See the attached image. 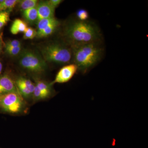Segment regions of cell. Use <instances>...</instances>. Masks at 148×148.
I'll list each match as a JSON object with an SVG mask.
<instances>
[{
	"label": "cell",
	"mask_w": 148,
	"mask_h": 148,
	"mask_svg": "<svg viewBox=\"0 0 148 148\" xmlns=\"http://www.w3.org/2000/svg\"><path fill=\"white\" fill-rule=\"evenodd\" d=\"M38 21L43 18L54 17L55 9L49 4L48 1H42L38 3L37 6Z\"/></svg>",
	"instance_id": "cell-9"
},
{
	"label": "cell",
	"mask_w": 148,
	"mask_h": 148,
	"mask_svg": "<svg viewBox=\"0 0 148 148\" xmlns=\"http://www.w3.org/2000/svg\"><path fill=\"white\" fill-rule=\"evenodd\" d=\"M23 98L18 92H11L0 95V108L10 114H18L23 111Z\"/></svg>",
	"instance_id": "cell-5"
},
{
	"label": "cell",
	"mask_w": 148,
	"mask_h": 148,
	"mask_svg": "<svg viewBox=\"0 0 148 148\" xmlns=\"http://www.w3.org/2000/svg\"><path fill=\"white\" fill-rule=\"evenodd\" d=\"M18 0H3L0 3V12L11 11L18 4Z\"/></svg>",
	"instance_id": "cell-14"
},
{
	"label": "cell",
	"mask_w": 148,
	"mask_h": 148,
	"mask_svg": "<svg viewBox=\"0 0 148 148\" xmlns=\"http://www.w3.org/2000/svg\"><path fill=\"white\" fill-rule=\"evenodd\" d=\"M33 97L36 101L44 100V99L47 98L45 95L40 90L36 85H35V89L34 90V93H33Z\"/></svg>",
	"instance_id": "cell-20"
},
{
	"label": "cell",
	"mask_w": 148,
	"mask_h": 148,
	"mask_svg": "<svg viewBox=\"0 0 148 148\" xmlns=\"http://www.w3.org/2000/svg\"><path fill=\"white\" fill-rule=\"evenodd\" d=\"M37 32L36 30L32 27H28L24 32L23 38L24 39H33L36 37Z\"/></svg>",
	"instance_id": "cell-18"
},
{
	"label": "cell",
	"mask_w": 148,
	"mask_h": 148,
	"mask_svg": "<svg viewBox=\"0 0 148 148\" xmlns=\"http://www.w3.org/2000/svg\"><path fill=\"white\" fill-rule=\"evenodd\" d=\"M35 85L45 95L47 98H49L51 94V84H48L42 81L38 80L36 81Z\"/></svg>",
	"instance_id": "cell-13"
},
{
	"label": "cell",
	"mask_w": 148,
	"mask_h": 148,
	"mask_svg": "<svg viewBox=\"0 0 148 148\" xmlns=\"http://www.w3.org/2000/svg\"><path fill=\"white\" fill-rule=\"evenodd\" d=\"M77 19L81 21H85L88 20L89 13L84 9H79L76 12Z\"/></svg>",
	"instance_id": "cell-17"
},
{
	"label": "cell",
	"mask_w": 148,
	"mask_h": 148,
	"mask_svg": "<svg viewBox=\"0 0 148 148\" xmlns=\"http://www.w3.org/2000/svg\"><path fill=\"white\" fill-rule=\"evenodd\" d=\"M38 3L37 0H23L19 1L18 4L19 8L23 11L29 9L36 7Z\"/></svg>",
	"instance_id": "cell-15"
},
{
	"label": "cell",
	"mask_w": 148,
	"mask_h": 148,
	"mask_svg": "<svg viewBox=\"0 0 148 148\" xmlns=\"http://www.w3.org/2000/svg\"><path fill=\"white\" fill-rule=\"evenodd\" d=\"M66 44L55 42L45 46L41 53L46 62L58 64H68L73 58L71 46Z\"/></svg>",
	"instance_id": "cell-3"
},
{
	"label": "cell",
	"mask_w": 148,
	"mask_h": 148,
	"mask_svg": "<svg viewBox=\"0 0 148 148\" xmlns=\"http://www.w3.org/2000/svg\"><path fill=\"white\" fill-rule=\"evenodd\" d=\"M11 92H18L15 82L8 74L0 76V95Z\"/></svg>",
	"instance_id": "cell-8"
},
{
	"label": "cell",
	"mask_w": 148,
	"mask_h": 148,
	"mask_svg": "<svg viewBox=\"0 0 148 148\" xmlns=\"http://www.w3.org/2000/svg\"><path fill=\"white\" fill-rule=\"evenodd\" d=\"M73 64L82 73H86L101 61L105 52L101 42L71 47Z\"/></svg>",
	"instance_id": "cell-2"
},
{
	"label": "cell",
	"mask_w": 148,
	"mask_h": 148,
	"mask_svg": "<svg viewBox=\"0 0 148 148\" xmlns=\"http://www.w3.org/2000/svg\"><path fill=\"white\" fill-rule=\"evenodd\" d=\"M3 69V65L1 62H0V74L1 73Z\"/></svg>",
	"instance_id": "cell-24"
},
{
	"label": "cell",
	"mask_w": 148,
	"mask_h": 148,
	"mask_svg": "<svg viewBox=\"0 0 148 148\" xmlns=\"http://www.w3.org/2000/svg\"><path fill=\"white\" fill-rule=\"evenodd\" d=\"M18 93L22 98H28L33 96L35 84L32 81L24 77H20L15 81Z\"/></svg>",
	"instance_id": "cell-6"
},
{
	"label": "cell",
	"mask_w": 148,
	"mask_h": 148,
	"mask_svg": "<svg viewBox=\"0 0 148 148\" xmlns=\"http://www.w3.org/2000/svg\"><path fill=\"white\" fill-rule=\"evenodd\" d=\"M10 20V14L8 12H0V30Z\"/></svg>",
	"instance_id": "cell-19"
},
{
	"label": "cell",
	"mask_w": 148,
	"mask_h": 148,
	"mask_svg": "<svg viewBox=\"0 0 148 148\" xmlns=\"http://www.w3.org/2000/svg\"><path fill=\"white\" fill-rule=\"evenodd\" d=\"M0 50H1V47H0Z\"/></svg>",
	"instance_id": "cell-25"
},
{
	"label": "cell",
	"mask_w": 148,
	"mask_h": 148,
	"mask_svg": "<svg viewBox=\"0 0 148 148\" xmlns=\"http://www.w3.org/2000/svg\"><path fill=\"white\" fill-rule=\"evenodd\" d=\"M28 28L26 22L19 18L14 20L10 28V32L12 34L16 35L20 33H24Z\"/></svg>",
	"instance_id": "cell-10"
},
{
	"label": "cell",
	"mask_w": 148,
	"mask_h": 148,
	"mask_svg": "<svg viewBox=\"0 0 148 148\" xmlns=\"http://www.w3.org/2000/svg\"><path fill=\"white\" fill-rule=\"evenodd\" d=\"M23 15L24 18L29 23H34L36 21H38L37 7L23 11Z\"/></svg>",
	"instance_id": "cell-12"
},
{
	"label": "cell",
	"mask_w": 148,
	"mask_h": 148,
	"mask_svg": "<svg viewBox=\"0 0 148 148\" xmlns=\"http://www.w3.org/2000/svg\"><path fill=\"white\" fill-rule=\"evenodd\" d=\"M57 20V19L55 17H53L51 18H43L38 21L37 33L45 29L51 24L54 23Z\"/></svg>",
	"instance_id": "cell-16"
},
{
	"label": "cell",
	"mask_w": 148,
	"mask_h": 148,
	"mask_svg": "<svg viewBox=\"0 0 148 148\" xmlns=\"http://www.w3.org/2000/svg\"><path fill=\"white\" fill-rule=\"evenodd\" d=\"M19 64L23 69L34 73H41L47 68V64L43 58L30 50L22 51L19 58Z\"/></svg>",
	"instance_id": "cell-4"
},
{
	"label": "cell",
	"mask_w": 148,
	"mask_h": 148,
	"mask_svg": "<svg viewBox=\"0 0 148 148\" xmlns=\"http://www.w3.org/2000/svg\"><path fill=\"white\" fill-rule=\"evenodd\" d=\"M47 1L49 4L55 9L63 1L61 0H49Z\"/></svg>",
	"instance_id": "cell-23"
},
{
	"label": "cell",
	"mask_w": 148,
	"mask_h": 148,
	"mask_svg": "<svg viewBox=\"0 0 148 148\" xmlns=\"http://www.w3.org/2000/svg\"><path fill=\"white\" fill-rule=\"evenodd\" d=\"M64 36L70 46L91 43L101 42L102 34L101 29L94 21H81L76 19L66 25Z\"/></svg>",
	"instance_id": "cell-1"
},
{
	"label": "cell",
	"mask_w": 148,
	"mask_h": 148,
	"mask_svg": "<svg viewBox=\"0 0 148 148\" xmlns=\"http://www.w3.org/2000/svg\"><path fill=\"white\" fill-rule=\"evenodd\" d=\"M21 46V42L18 40H14L8 42L5 44V48H14L18 47Z\"/></svg>",
	"instance_id": "cell-22"
},
{
	"label": "cell",
	"mask_w": 148,
	"mask_h": 148,
	"mask_svg": "<svg viewBox=\"0 0 148 148\" xmlns=\"http://www.w3.org/2000/svg\"><path fill=\"white\" fill-rule=\"evenodd\" d=\"M7 53L12 56L18 55L21 52L22 47L21 46L14 48H5Z\"/></svg>",
	"instance_id": "cell-21"
},
{
	"label": "cell",
	"mask_w": 148,
	"mask_h": 148,
	"mask_svg": "<svg viewBox=\"0 0 148 148\" xmlns=\"http://www.w3.org/2000/svg\"><path fill=\"white\" fill-rule=\"evenodd\" d=\"M77 71V67L74 64L64 66L58 72L55 79L51 83V84L68 82L73 77Z\"/></svg>",
	"instance_id": "cell-7"
},
{
	"label": "cell",
	"mask_w": 148,
	"mask_h": 148,
	"mask_svg": "<svg viewBox=\"0 0 148 148\" xmlns=\"http://www.w3.org/2000/svg\"><path fill=\"white\" fill-rule=\"evenodd\" d=\"M60 25V21L56 20L53 24H51L45 29L39 32H38L36 37L38 38H46L52 35L57 30Z\"/></svg>",
	"instance_id": "cell-11"
}]
</instances>
